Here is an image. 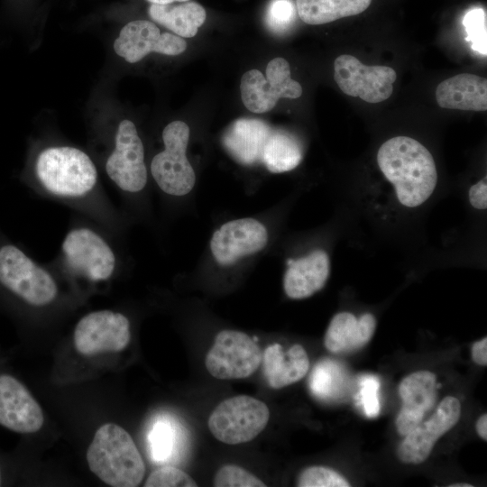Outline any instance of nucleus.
<instances>
[{
    "instance_id": "obj_1",
    "label": "nucleus",
    "mask_w": 487,
    "mask_h": 487,
    "mask_svg": "<svg viewBox=\"0 0 487 487\" xmlns=\"http://www.w3.org/2000/svg\"><path fill=\"white\" fill-rule=\"evenodd\" d=\"M377 162L393 185L398 200L407 207L422 205L436 188L437 171L433 156L413 138L396 136L383 142Z\"/></svg>"
},
{
    "instance_id": "obj_2",
    "label": "nucleus",
    "mask_w": 487,
    "mask_h": 487,
    "mask_svg": "<svg viewBox=\"0 0 487 487\" xmlns=\"http://www.w3.org/2000/svg\"><path fill=\"white\" fill-rule=\"evenodd\" d=\"M89 469L114 487H135L145 473V464L130 434L106 423L96 432L87 452Z\"/></svg>"
},
{
    "instance_id": "obj_3",
    "label": "nucleus",
    "mask_w": 487,
    "mask_h": 487,
    "mask_svg": "<svg viewBox=\"0 0 487 487\" xmlns=\"http://www.w3.org/2000/svg\"><path fill=\"white\" fill-rule=\"evenodd\" d=\"M35 173L51 194L77 198L88 194L97 181V171L90 157L70 146L46 148L36 159Z\"/></svg>"
},
{
    "instance_id": "obj_4",
    "label": "nucleus",
    "mask_w": 487,
    "mask_h": 487,
    "mask_svg": "<svg viewBox=\"0 0 487 487\" xmlns=\"http://www.w3.org/2000/svg\"><path fill=\"white\" fill-rule=\"evenodd\" d=\"M0 286L34 307H43L57 297L58 286L43 267L10 242H0Z\"/></svg>"
},
{
    "instance_id": "obj_5",
    "label": "nucleus",
    "mask_w": 487,
    "mask_h": 487,
    "mask_svg": "<svg viewBox=\"0 0 487 487\" xmlns=\"http://www.w3.org/2000/svg\"><path fill=\"white\" fill-rule=\"evenodd\" d=\"M267 405L252 396L238 395L219 403L209 416L207 426L220 442L238 445L255 438L267 426Z\"/></svg>"
},
{
    "instance_id": "obj_6",
    "label": "nucleus",
    "mask_w": 487,
    "mask_h": 487,
    "mask_svg": "<svg viewBox=\"0 0 487 487\" xmlns=\"http://www.w3.org/2000/svg\"><path fill=\"white\" fill-rule=\"evenodd\" d=\"M189 127L176 120L162 132L164 150L157 153L151 163L152 175L160 188L172 196H184L191 191L196 176L186 152Z\"/></svg>"
},
{
    "instance_id": "obj_7",
    "label": "nucleus",
    "mask_w": 487,
    "mask_h": 487,
    "mask_svg": "<svg viewBox=\"0 0 487 487\" xmlns=\"http://www.w3.org/2000/svg\"><path fill=\"white\" fill-rule=\"evenodd\" d=\"M261 349L254 339L237 330H222L205 358L207 372L219 380L251 376L262 363Z\"/></svg>"
},
{
    "instance_id": "obj_8",
    "label": "nucleus",
    "mask_w": 487,
    "mask_h": 487,
    "mask_svg": "<svg viewBox=\"0 0 487 487\" xmlns=\"http://www.w3.org/2000/svg\"><path fill=\"white\" fill-rule=\"evenodd\" d=\"M246 71L240 84L241 97L244 106L253 113L271 110L280 98H298L302 95L300 84L291 78L289 62L283 58L271 60L265 71Z\"/></svg>"
},
{
    "instance_id": "obj_9",
    "label": "nucleus",
    "mask_w": 487,
    "mask_h": 487,
    "mask_svg": "<svg viewBox=\"0 0 487 487\" xmlns=\"http://www.w3.org/2000/svg\"><path fill=\"white\" fill-rule=\"evenodd\" d=\"M62 255L68 267L91 281L108 280L115 269V255L108 243L87 227L74 228L65 236Z\"/></svg>"
},
{
    "instance_id": "obj_10",
    "label": "nucleus",
    "mask_w": 487,
    "mask_h": 487,
    "mask_svg": "<svg viewBox=\"0 0 487 487\" xmlns=\"http://www.w3.org/2000/svg\"><path fill=\"white\" fill-rule=\"evenodd\" d=\"M334 78L340 89L368 103L388 99L397 78L395 70L386 66H366L349 54L338 56L334 62Z\"/></svg>"
},
{
    "instance_id": "obj_11",
    "label": "nucleus",
    "mask_w": 487,
    "mask_h": 487,
    "mask_svg": "<svg viewBox=\"0 0 487 487\" xmlns=\"http://www.w3.org/2000/svg\"><path fill=\"white\" fill-rule=\"evenodd\" d=\"M115 149L106 162L110 179L123 191L136 193L147 182L144 150L134 124L123 120L115 134Z\"/></svg>"
},
{
    "instance_id": "obj_12",
    "label": "nucleus",
    "mask_w": 487,
    "mask_h": 487,
    "mask_svg": "<svg viewBox=\"0 0 487 487\" xmlns=\"http://www.w3.org/2000/svg\"><path fill=\"white\" fill-rule=\"evenodd\" d=\"M131 339L130 322L118 312L98 310L87 314L77 324L74 345L86 356L105 352H120Z\"/></svg>"
},
{
    "instance_id": "obj_13",
    "label": "nucleus",
    "mask_w": 487,
    "mask_h": 487,
    "mask_svg": "<svg viewBox=\"0 0 487 487\" xmlns=\"http://www.w3.org/2000/svg\"><path fill=\"white\" fill-rule=\"evenodd\" d=\"M186 49L183 38L170 32L161 33L155 23L146 20L128 23L114 42L116 54L129 63L138 62L151 52L176 56Z\"/></svg>"
},
{
    "instance_id": "obj_14",
    "label": "nucleus",
    "mask_w": 487,
    "mask_h": 487,
    "mask_svg": "<svg viewBox=\"0 0 487 487\" xmlns=\"http://www.w3.org/2000/svg\"><path fill=\"white\" fill-rule=\"evenodd\" d=\"M461 417L459 400L447 396L440 402L431 418L419 423L400 444L397 455L405 464H420L431 453L436 442L458 422Z\"/></svg>"
},
{
    "instance_id": "obj_15",
    "label": "nucleus",
    "mask_w": 487,
    "mask_h": 487,
    "mask_svg": "<svg viewBox=\"0 0 487 487\" xmlns=\"http://www.w3.org/2000/svg\"><path fill=\"white\" fill-rule=\"evenodd\" d=\"M268 241L265 226L253 218L232 220L217 229L211 239L210 249L221 265H230L241 257L263 249Z\"/></svg>"
},
{
    "instance_id": "obj_16",
    "label": "nucleus",
    "mask_w": 487,
    "mask_h": 487,
    "mask_svg": "<svg viewBox=\"0 0 487 487\" xmlns=\"http://www.w3.org/2000/svg\"><path fill=\"white\" fill-rule=\"evenodd\" d=\"M44 422L41 408L14 377L0 375V425L17 433H34Z\"/></svg>"
},
{
    "instance_id": "obj_17",
    "label": "nucleus",
    "mask_w": 487,
    "mask_h": 487,
    "mask_svg": "<svg viewBox=\"0 0 487 487\" xmlns=\"http://www.w3.org/2000/svg\"><path fill=\"white\" fill-rule=\"evenodd\" d=\"M436 378L428 371H418L405 377L399 385L402 406L396 418L400 435L406 436L422 422L436 400Z\"/></svg>"
},
{
    "instance_id": "obj_18",
    "label": "nucleus",
    "mask_w": 487,
    "mask_h": 487,
    "mask_svg": "<svg viewBox=\"0 0 487 487\" xmlns=\"http://www.w3.org/2000/svg\"><path fill=\"white\" fill-rule=\"evenodd\" d=\"M272 128L257 118L234 121L224 132L222 143L238 163L254 165L262 161V152Z\"/></svg>"
},
{
    "instance_id": "obj_19",
    "label": "nucleus",
    "mask_w": 487,
    "mask_h": 487,
    "mask_svg": "<svg viewBox=\"0 0 487 487\" xmlns=\"http://www.w3.org/2000/svg\"><path fill=\"white\" fill-rule=\"evenodd\" d=\"M287 265L283 288L293 299H306L320 290L330 273V260L323 250H315L298 260L289 259Z\"/></svg>"
},
{
    "instance_id": "obj_20",
    "label": "nucleus",
    "mask_w": 487,
    "mask_h": 487,
    "mask_svg": "<svg viewBox=\"0 0 487 487\" xmlns=\"http://www.w3.org/2000/svg\"><path fill=\"white\" fill-rule=\"evenodd\" d=\"M262 372L269 386L281 389L301 380L309 369L306 350L300 345L287 352L280 344L270 345L262 355Z\"/></svg>"
},
{
    "instance_id": "obj_21",
    "label": "nucleus",
    "mask_w": 487,
    "mask_h": 487,
    "mask_svg": "<svg viewBox=\"0 0 487 487\" xmlns=\"http://www.w3.org/2000/svg\"><path fill=\"white\" fill-rule=\"evenodd\" d=\"M436 98L443 108L486 111L487 80L469 73L453 76L438 84Z\"/></svg>"
},
{
    "instance_id": "obj_22",
    "label": "nucleus",
    "mask_w": 487,
    "mask_h": 487,
    "mask_svg": "<svg viewBox=\"0 0 487 487\" xmlns=\"http://www.w3.org/2000/svg\"><path fill=\"white\" fill-rule=\"evenodd\" d=\"M375 328L376 319L372 314L365 313L357 318L350 312H340L331 319L324 345L332 353L354 351L371 340Z\"/></svg>"
},
{
    "instance_id": "obj_23",
    "label": "nucleus",
    "mask_w": 487,
    "mask_h": 487,
    "mask_svg": "<svg viewBox=\"0 0 487 487\" xmlns=\"http://www.w3.org/2000/svg\"><path fill=\"white\" fill-rule=\"evenodd\" d=\"M148 12L153 21L181 38L194 37L207 17L201 5L188 1L178 5L152 4Z\"/></svg>"
},
{
    "instance_id": "obj_24",
    "label": "nucleus",
    "mask_w": 487,
    "mask_h": 487,
    "mask_svg": "<svg viewBox=\"0 0 487 487\" xmlns=\"http://www.w3.org/2000/svg\"><path fill=\"white\" fill-rule=\"evenodd\" d=\"M372 0H296L299 17L310 25L325 24L359 14Z\"/></svg>"
},
{
    "instance_id": "obj_25",
    "label": "nucleus",
    "mask_w": 487,
    "mask_h": 487,
    "mask_svg": "<svg viewBox=\"0 0 487 487\" xmlns=\"http://www.w3.org/2000/svg\"><path fill=\"white\" fill-rule=\"evenodd\" d=\"M303 152L299 140L287 131L272 129L263 148L262 163L272 173L295 169L302 161Z\"/></svg>"
},
{
    "instance_id": "obj_26",
    "label": "nucleus",
    "mask_w": 487,
    "mask_h": 487,
    "mask_svg": "<svg viewBox=\"0 0 487 487\" xmlns=\"http://www.w3.org/2000/svg\"><path fill=\"white\" fill-rule=\"evenodd\" d=\"M179 427L170 419H160L149 434V448L154 461L161 463L168 460L177 448L179 437Z\"/></svg>"
},
{
    "instance_id": "obj_27",
    "label": "nucleus",
    "mask_w": 487,
    "mask_h": 487,
    "mask_svg": "<svg viewBox=\"0 0 487 487\" xmlns=\"http://www.w3.org/2000/svg\"><path fill=\"white\" fill-rule=\"evenodd\" d=\"M342 372L339 365L331 360H322L315 367L309 378V388L319 399H331L338 393Z\"/></svg>"
},
{
    "instance_id": "obj_28",
    "label": "nucleus",
    "mask_w": 487,
    "mask_h": 487,
    "mask_svg": "<svg viewBox=\"0 0 487 487\" xmlns=\"http://www.w3.org/2000/svg\"><path fill=\"white\" fill-rule=\"evenodd\" d=\"M463 25L467 33L466 41L472 43V49L486 56V12L482 8L468 11L463 18Z\"/></svg>"
},
{
    "instance_id": "obj_29",
    "label": "nucleus",
    "mask_w": 487,
    "mask_h": 487,
    "mask_svg": "<svg viewBox=\"0 0 487 487\" xmlns=\"http://www.w3.org/2000/svg\"><path fill=\"white\" fill-rule=\"evenodd\" d=\"M296 14V5L292 0H271L266 9V26L272 32L282 33L294 23Z\"/></svg>"
},
{
    "instance_id": "obj_30",
    "label": "nucleus",
    "mask_w": 487,
    "mask_h": 487,
    "mask_svg": "<svg viewBox=\"0 0 487 487\" xmlns=\"http://www.w3.org/2000/svg\"><path fill=\"white\" fill-rule=\"evenodd\" d=\"M216 487H264L266 484L257 476L234 464L222 466L213 481Z\"/></svg>"
},
{
    "instance_id": "obj_31",
    "label": "nucleus",
    "mask_w": 487,
    "mask_h": 487,
    "mask_svg": "<svg viewBox=\"0 0 487 487\" xmlns=\"http://www.w3.org/2000/svg\"><path fill=\"white\" fill-rule=\"evenodd\" d=\"M299 487H349L350 483L343 475L325 466L306 468L298 479Z\"/></svg>"
},
{
    "instance_id": "obj_32",
    "label": "nucleus",
    "mask_w": 487,
    "mask_h": 487,
    "mask_svg": "<svg viewBox=\"0 0 487 487\" xmlns=\"http://www.w3.org/2000/svg\"><path fill=\"white\" fill-rule=\"evenodd\" d=\"M144 486L196 487L198 484L186 472L174 466H164L152 472Z\"/></svg>"
},
{
    "instance_id": "obj_33",
    "label": "nucleus",
    "mask_w": 487,
    "mask_h": 487,
    "mask_svg": "<svg viewBox=\"0 0 487 487\" xmlns=\"http://www.w3.org/2000/svg\"><path fill=\"white\" fill-rule=\"evenodd\" d=\"M360 396L364 413L369 418H375L380 412L378 391L380 381L374 375H364L360 381Z\"/></svg>"
},
{
    "instance_id": "obj_34",
    "label": "nucleus",
    "mask_w": 487,
    "mask_h": 487,
    "mask_svg": "<svg viewBox=\"0 0 487 487\" xmlns=\"http://www.w3.org/2000/svg\"><path fill=\"white\" fill-rule=\"evenodd\" d=\"M487 179L482 178L473 184L468 191L470 204L477 209H486L487 207Z\"/></svg>"
},
{
    "instance_id": "obj_35",
    "label": "nucleus",
    "mask_w": 487,
    "mask_h": 487,
    "mask_svg": "<svg viewBox=\"0 0 487 487\" xmlns=\"http://www.w3.org/2000/svg\"><path fill=\"white\" fill-rule=\"evenodd\" d=\"M473 360L482 366L487 365V338L483 337L472 346Z\"/></svg>"
},
{
    "instance_id": "obj_36",
    "label": "nucleus",
    "mask_w": 487,
    "mask_h": 487,
    "mask_svg": "<svg viewBox=\"0 0 487 487\" xmlns=\"http://www.w3.org/2000/svg\"><path fill=\"white\" fill-rule=\"evenodd\" d=\"M476 430L478 435L487 440V414H482L476 422Z\"/></svg>"
},
{
    "instance_id": "obj_37",
    "label": "nucleus",
    "mask_w": 487,
    "mask_h": 487,
    "mask_svg": "<svg viewBox=\"0 0 487 487\" xmlns=\"http://www.w3.org/2000/svg\"><path fill=\"white\" fill-rule=\"evenodd\" d=\"M151 4H157V5H168V4H173L175 2H187L189 0H146Z\"/></svg>"
},
{
    "instance_id": "obj_38",
    "label": "nucleus",
    "mask_w": 487,
    "mask_h": 487,
    "mask_svg": "<svg viewBox=\"0 0 487 487\" xmlns=\"http://www.w3.org/2000/svg\"><path fill=\"white\" fill-rule=\"evenodd\" d=\"M473 485L470 483H454L449 485V487H472Z\"/></svg>"
},
{
    "instance_id": "obj_39",
    "label": "nucleus",
    "mask_w": 487,
    "mask_h": 487,
    "mask_svg": "<svg viewBox=\"0 0 487 487\" xmlns=\"http://www.w3.org/2000/svg\"><path fill=\"white\" fill-rule=\"evenodd\" d=\"M0 482H1V474H0Z\"/></svg>"
}]
</instances>
